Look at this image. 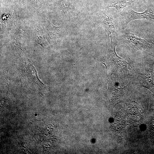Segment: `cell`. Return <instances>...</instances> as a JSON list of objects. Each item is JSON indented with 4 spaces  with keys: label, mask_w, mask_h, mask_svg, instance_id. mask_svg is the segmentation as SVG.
Here are the masks:
<instances>
[{
    "label": "cell",
    "mask_w": 154,
    "mask_h": 154,
    "mask_svg": "<svg viewBox=\"0 0 154 154\" xmlns=\"http://www.w3.org/2000/svg\"><path fill=\"white\" fill-rule=\"evenodd\" d=\"M130 69V79L135 84L139 87L147 88L154 94V62L148 60H143L139 62L133 63Z\"/></svg>",
    "instance_id": "6da1fadb"
},
{
    "label": "cell",
    "mask_w": 154,
    "mask_h": 154,
    "mask_svg": "<svg viewBox=\"0 0 154 154\" xmlns=\"http://www.w3.org/2000/svg\"><path fill=\"white\" fill-rule=\"evenodd\" d=\"M125 44L135 51L149 55L154 57V38L142 39L130 32L123 36Z\"/></svg>",
    "instance_id": "7a4b0ae2"
},
{
    "label": "cell",
    "mask_w": 154,
    "mask_h": 154,
    "mask_svg": "<svg viewBox=\"0 0 154 154\" xmlns=\"http://www.w3.org/2000/svg\"><path fill=\"white\" fill-rule=\"evenodd\" d=\"M115 41L111 43L108 56L113 64L112 74L122 78H129L131 74L130 72L129 64L116 54L115 48L117 45Z\"/></svg>",
    "instance_id": "3957f363"
},
{
    "label": "cell",
    "mask_w": 154,
    "mask_h": 154,
    "mask_svg": "<svg viewBox=\"0 0 154 154\" xmlns=\"http://www.w3.org/2000/svg\"><path fill=\"white\" fill-rule=\"evenodd\" d=\"M119 19L122 28L125 29L128 23L133 20L142 19H154V9H148L141 13L135 12L131 9H129L121 13Z\"/></svg>",
    "instance_id": "277c9868"
},
{
    "label": "cell",
    "mask_w": 154,
    "mask_h": 154,
    "mask_svg": "<svg viewBox=\"0 0 154 154\" xmlns=\"http://www.w3.org/2000/svg\"><path fill=\"white\" fill-rule=\"evenodd\" d=\"M27 63V65L26 68L28 76L30 78L33 83L37 86L41 93H45V90H47V87L39 79L36 70L30 60H28Z\"/></svg>",
    "instance_id": "5b68a950"
},
{
    "label": "cell",
    "mask_w": 154,
    "mask_h": 154,
    "mask_svg": "<svg viewBox=\"0 0 154 154\" xmlns=\"http://www.w3.org/2000/svg\"><path fill=\"white\" fill-rule=\"evenodd\" d=\"M102 24L107 34L110 38L111 42L113 40L112 35L117 36L116 23L114 19L107 14L104 13L102 15Z\"/></svg>",
    "instance_id": "8992f818"
},
{
    "label": "cell",
    "mask_w": 154,
    "mask_h": 154,
    "mask_svg": "<svg viewBox=\"0 0 154 154\" xmlns=\"http://www.w3.org/2000/svg\"><path fill=\"white\" fill-rule=\"evenodd\" d=\"M133 2L131 0H115L109 7H114L117 10L120 11L126 6L131 5Z\"/></svg>",
    "instance_id": "52a82bcc"
},
{
    "label": "cell",
    "mask_w": 154,
    "mask_h": 154,
    "mask_svg": "<svg viewBox=\"0 0 154 154\" xmlns=\"http://www.w3.org/2000/svg\"><path fill=\"white\" fill-rule=\"evenodd\" d=\"M49 24L48 32L49 37L51 39L56 38L58 37L61 29L59 27L54 26L50 22Z\"/></svg>",
    "instance_id": "ba28073f"
},
{
    "label": "cell",
    "mask_w": 154,
    "mask_h": 154,
    "mask_svg": "<svg viewBox=\"0 0 154 154\" xmlns=\"http://www.w3.org/2000/svg\"><path fill=\"white\" fill-rule=\"evenodd\" d=\"M60 8L65 14L70 9V3L69 0H63L60 2Z\"/></svg>",
    "instance_id": "9c48e42d"
},
{
    "label": "cell",
    "mask_w": 154,
    "mask_h": 154,
    "mask_svg": "<svg viewBox=\"0 0 154 154\" xmlns=\"http://www.w3.org/2000/svg\"><path fill=\"white\" fill-rule=\"evenodd\" d=\"M44 1V0H32V1L35 4L39 5L42 4Z\"/></svg>",
    "instance_id": "30bf717a"
},
{
    "label": "cell",
    "mask_w": 154,
    "mask_h": 154,
    "mask_svg": "<svg viewBox=\"0 0 154 154\" xmlns=\"http://www.w3.org/2000/svg\"><path fill=\"white\" fill-rule=\"evenodd\" d=\"M151 126L152 129L154 131V117L152 118L151 120Z\"/></svg>",
    "instance_id": "8fae6325"
}]
</instances>
